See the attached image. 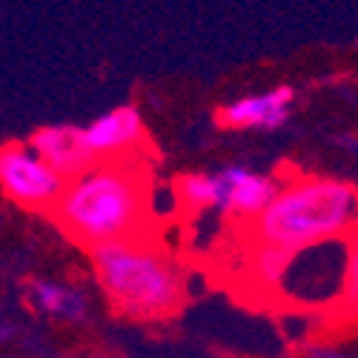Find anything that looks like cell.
I'll use <instances>...</instances> for the list:
<instances>
[{"mask_svg": "<svg viewBox=\"0 0 358 358\" xmlns=\"http://www.w3.org/2000/svg\"><path fill=\"white\" fill-rule=\"evenodd\" d=\"M29 146L61 175L66 181H78L80 175L92 172L101 161L92 152V146L86 141V129L75 127V124H52V127H41L32 138Z\"/></svg>", "mask_w": 358, "mask_h": 358, "instance_id": "8992f818", "label": "cell"}, {"mask_svg": "<svg viewBox=\"0 0 358 358\" xmlns=\"http://www.w3.org/2000/svg\"><path fill=\"white\" fill-rule=\"evenodd\" d=\"M29 289H32V301H35L43 313H49V315H55V318H64V321H83L86 313H89L86 298H83L78 289L66 287V284L32 281V287H29Z\"/></svg>", "mask_w": 358, "mask_h": 358, "instance_id": "30bf717a", "label": "cell"}, {"mask_svg": "<svg viewBox=\"0 0 358 358\" xmlns=\"http://www.w3.org/2000/svg\"><path fill=\"white\" fill-rule=\"evenodd\" d=\"M281 184L247 166H224L218 172H187L175 181V203L189 213L218 210L238 224L258 218L278 195Z\"/></svg>", "mask_w": 358, "mask_h": 358, "instance_id": "277c9868", "label": "cell"}, {"mask_svg": "<svg viewBox=\"0 0 358 358\" xmlns=\"http://www.w3.org/2000/svg\"><path fill=\"white\" fill-rule=\"evenodd\" d=\"M52 218L86 250L146 238L149 187L129 164L103 161L92 172L66 184Z\"/></svg>", "mask_w": 358, "mask_h": 358, "instance_id": "7a4b0ae2", "label": "cell"}, {"mask_svg": "<svg viewBox=\"0 0 358 358\" xmlns=\"http://www.w3.org/2000/svg\"><path fill=\"white\" fill-rule=\"evenodd\" d=\"M295 258H298V252H287L281 247L247 241V250H244V278H247L250 289L258 292V295H266V298L281 295Z\"/></svg>", "mask_w": 358, "mask_h": 358, "instance_id": "9c48e42d", "label": "cell"}, {"mask_svg": "<svg viewBox=\"0 0 358 358\" xmlns=\"http://www.w3.org/2000/svg\"><path fill=\"white\" fill-rule=\"evenodd\" d=\"M247 241L307 252L358 235V189L336 178H292L266 210L241 224Z\"/></svg>", "mask_w": 358, "mask_h": 358, "instance_id": "6da1fadb", "label": "cell"}, {"mask_svg": "<svg viewBox=\"0 0 358 358\" xmlns=\"http://www.w3.org/2000/svg\"><path fill=\"white\" fill-rule=\"evenodd\" d=\"M315 358H347V355H338V352H315Z\"/></svg>", "mask_w": 358, "mask_h": 358, "instance_id": "7c38bea8", "label": "cell"}, {"mask_svg": "<svg viewBox=\"0 0 358 358\" xmlns=\"http://www.w3.org/2000/svg\"><path fill=\"white\" fill-rule=\"evenodd\" d=\"M295 98L292 86H275L270 92L238 98L218 109L215 121L227 129H281L289 121V103Z\"/></svg>", "mask_w": 358, "mask_h": 358, "instance_id": "52a82bcc", "label": "cell"}, {"mask_svg": "<svg viewBox=\"0 0 358 358\" xmlns=\"http://www.w3.org/2000/svg\"><path fill=\"white\" fill-rule=\"evenodd\" d=\"M66 178L57 175L29 143H6L0 149V187L23 210L52 213L66 192Z\"/></svg>", "mask_w": 358, "mask_h": 358, "instance_id": "5b68a950", "label": "cell"}, {"mask_svg": "<svg viewBox=\"0 0 358 358\" xmlns=\"http://www.w3.org/2000/svg\"><path fill=\"white\" fill-rule=\"evenodd\" d=\"M89 261L115 313L132 321H166L187 304V275L166 250L149 238L89 250Z\"/></svg>", "mask_w": 358, "mask_h": 358, "instance_id": "3957f363", "label": "cell"}, {"mask_svg": "<svg viewBox=\"0 0 358 358\" xmlns=\"http://www.w3.org/2000/svg\"><path fill=\"white\" fill-rule=\"evenodd\" d=\"M333 321L358 324V235H352L344 244V275L341 292L333 304Z\"/></svg>", "mask_w": 358, "mask_h": 358, "instance_id": "8fae6325", "label": "cell"}, {"mask_svg": "<svg viewBox=\"0 0 358 358\" xmlns=\"http://www.w3.org/2000/svg\"><path fill=\"white\" fill-rule=\"evenodd\" d=\"M143 135H146V129H143L141 109L132 103L115 106L86 127V141L92 146V152L98 155V161L101 158L127 161V155L143 141Z\"/></svg>", "mask_w": 358, "mask_h": 358, "instance_id": "ba28073f", "label": "cell"}]
</instances>
